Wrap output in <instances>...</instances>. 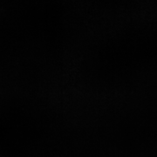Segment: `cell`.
I'll return each mask as SVG.
<instances>
[]
</instances>
